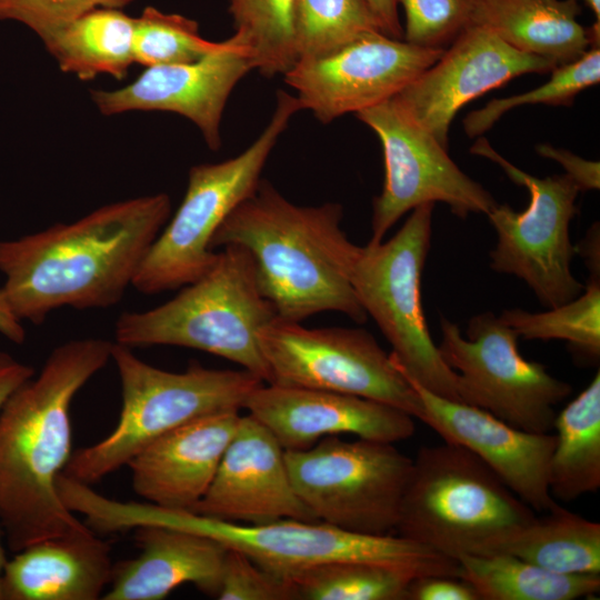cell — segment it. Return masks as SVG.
<instances>
[{"label":"cell","mask_w":600,"mask_h":600,"mask_svg":"<svg viewBox=\"0 0 600 600\" xmlns=\"http://www.w3.org/2000/svg\"><path fill=\"white\" fill-rule=\"evenodd\" d=\"M171 211L166 193L100 207L71 223H57L0 241L1 288L14 316L40 324L53 310L104 309L118 303Z\"/></svg>","instance_id":"6da1fadb"},{"label":"cell","mask_w":600,"mask_h":600,"mask_svg":"<svg viewBox=\"0 0 600 600\" xmlns=\"http://www.w3.org/2000/svg\"><path fill=\"white\" fill-rule=\"evenodd\" d=\"M112 344L86 338L56 347L0 410V523L14 553L86 524L57 482L71 457L72 400L111 359Z\"/></svg>","instance_id":"7a4b0ae2"},{"label":"cell","mask_w":600,"mask_h":600,"mask_svg":"<svg viewBox=\"0 0 600 600\" xmlns=\"http://www.w3.org/2000/svg\"><path fill=\"white\" fill-rule=\"evenodd\" d=\"M342 216L339 203L298 206L260 180L221 223L211 249L233 244L250 253L259 290L278 319L301 322L337 311L364 323L350 281L359 246L341 229Z\"/></svg>","instance_id":"3957f363"},{"label":"cell","mask_w":600,"mask_h":600,"mask_svg":"<svg viewBox=\"0 0 600 600\" xmlns=\"http://www.w3.org/2000/svg\"><path fill=\"white\" fill-rule=\"evenodd\" d=\"M97 517L103 531L111 534L142 526H159L206 536L284 577L330 561L377 563L416 578L457 576L459 571L456 560L396 533L362 534L321 521L280 519L240 524L190 510L167 509L149 502H123L108 497L101 500Z\"/></svg>","instance_id":"277c9868"},{"label":"cell","mask_w":600,"mask_h":600,"mask_svg":"<svg viewBox=\"0 0 600 600\" xmlns=\"http://www.w3.org/2000/svg\"><path fill=\"white\" fill-rule=\"evenodd\" d=\"M534 517L482 460L443 441L412 459L394 532L458 561L498 553Z\"/></svg>","instance_id":"5b68a950"},{"label":"cell","mask_w":600,"mask_h":600,"mask_svg":"<svg viewBox=\"0 0 600 600\" xmlns=\"http://www.w3.org/2000/svg\"><path fill=\"white\" fill-rule=\"evenodd\" d=\"M277 318L261 294L250 253L226 246L211 269L171 300L141 312L119 316L116 342L128 348L177 346L238 363L270 382L261 351V330Z\"/></svg>","instance_id":"8992f818"},{"label":"cell","mask_w":600,"mask_h":600,"mask_svg":"<svg viewBox=\"0 0 600 600\" xmlns=\"http://www.w3.org/2000/svg\"><path fill=\"white\" fill-rule=\"evenodd\" d=\"M111 360L121 384L118 422L101 441L71 454L62 472L89 486L127 466L164 433L208 414L240 410L249 394L264 383L244 369H209L191 363L182 372L162 370L117 342Z\"/></svg>","instance_id":"52a82bcc"},{"label":"cell","mask_w":600,"mask_h":600,"mask_svg":"<svg viewBox=\"0 0 600 600\" xmlns=\"http://www.w3.org/2000/svg\"><path fill=\"white\" fill-rule=\"evenodd\" d=\"M299 110L296 96L279 90L269 123L244 151L222 162L190 169L182 202L134 276L136 290L144 294L174 290L197 281L211 269L218 258L211 249L214 233L257 190L271 151Z\"/></svg>","instance_id":"ba28073f"},{"label":"cell","mask_w":600,"mask_h":600,"mask_svg":"<svg viewBox=\"0 0 600 600\" xmlns=\"http://www.w3.org/2000/svg\"><path fill=\"white\" fill-rule=\"evenodd\" d=\"M433 208L416 207L389 240L359 246L350 281L367 316L391 344L398 369L429 391L462 402L459 377L441 358L421 302Z\"/></svg>","instance_id":"9c48e42d"},{"label":"cell","mask_w":600,"mask_h":600,"mask_svg":"<svg viewBox=\"0 0 600 600\" xmlns=\"http://www.w3.org/2000/svg\"><path fill=\"white\" fill-rule=\"evenodd\" d=\"M284 451L293 488L318 521L362 534L394 532L412 459L393 443L329 436Z\"/></svg>","instance_id":"30bf717a"},{"label":"cell","mask_w":600,"mask_h":600,"mask_svg":"<svg viewBox=\"0 0 600 600\" xmlns=\"http://www.w3.org/2000/svg\"><path fill=\"white\" fill-rule=\"evenodd\" d=\"M470 151L498 163L530 196L528 208L521 212L497 203L487 214L497 233L490 268L524 281L547 309L577 298L584 289L571 270L576 248L570 222L578 212V186L567 174L538 178L520 170L484 138H479Z\"/></svg>","instance_id":"8fae6325"},{"label":"cell","mask_w":600,"mask_h":600,"mask_svg":"<svg viewBox=\"0 0 600 600\" xmlns=\"http://www.w3.org/2000/svg\"><path fill=\"white\" fill-rule=\"evenodd\" d=\"M440 330L437 347L459 377L463 403L526 431H551L554 407L571 394L572 387L551 376L542 363L524 359L513 329L484 311L469 319L466 337L443 316Z\"/></svg>","instance_id":"7c38bea8"},{"label":"cell","mask_w":600,"mask_h":600,"mask_svg":"<svg viewBox=\"0 0 600 600\" xmlns=\"http://www.w3.org/2000/svg\"><path fill=\"white\" fill-rule=\"evenodd\" d=\"M259 341L269 383L363 397L413 418L421 411L411 383L366 329H310L276 318L261 330Z\"/></svg>","instance_id":"4fadbf2b"},{"label":"cell","mask_w":600,"mask_h":600,"mask_svg":"<svg viewBox=\"0 0 600 600\" xmlns=\"http://www.w3.org/2000/svg\"><path fill=\"white\" fill-rule=\"evenodd\" d=\"M356 116L378 136L384 159V182L372 201L369 242H381L403 214L423 203H446L462 219L470 213L487 216L497 206L491 193L466 174L447 147L394 98Z\"/></svg>","instance_id":"5bb4252c"},{"label":"cell","mask_w":600,"mask_h":600,"mask_svg":"<svg viewBox=\"0 0 600 600\" xmlns=\"http://www.w3.org/2000/svg\"><path fill=\"white\" fill-rule=\"evenodd\" d=\"M444 49L413 46L382 32L299 59L283 76L301 110L322 123L384 102L433 64Z\"/></svg>","instance_id":"9a60e30c"},{"label":"cell","mask_w":600,"mask_h":600,"mask_svg":"<svg viewBox=\"0 0 600 600\" xmlns=\"http://www.w3.org/2000/svg\"><path fill=\"white\" fill-rule=\"evenodd\" d=\"M556 67L554 61L521 52L489 28L473 24L393 98L418 124L448 147L451 122L464 104L516 77L546 73Z\"/></svg>","instance_id":"2e32d148"},{"label":"cell","mask_w":600,"mask_h":600,"mask_svg":"<svg viewBox=\"0 0 600 600\" xmlns=\"http://www.w3.org/2000/svg\"><path fill=\"white\" fill-rule=\"evenodd\" d=\"M254 69L249 48L232 34L206 57L189 63L148 67L131 83L117 90H93L102 114L128 111L178 113L200 130L207 146H222L221 121L237 83Z\"/></svg>","instance_id":"e0dca14e"},{"label":"cell","mask_w":600,"mask_h":600,"mask_svg":"<svg viewBox=\"0 0 600 600\" xmlns=\"http://www.w3.org/2000/svg\"><path fill=\"white\" fill-rule=\"evenodd\" d=\"M407 380L421 402L417 419L443 441L477 456L534 511L547 512L558 506L548 482L554 433L516 428L483 409L440 397Z\"/></svg>","instance_id":"ac0fdd59"},{"label":"cell","mask_w":600,"mask_h":600,"mask_svg":"<svg viewBox=\"0 0 600 600\" xmlns=\"http://www.w3.org/2000/svg\"><path fill=\"white\" fill-rule=\"evenodd\" d=\"M190 511L244 523L318 521L293 488L284 449L249 413L240 416L210 487Z\"/></svg>","instance_id":"d6986e66"},{"label":"cell","mask_w":600,"mask_h":600,"mask_svg":"<svg viewBox=\"0 0 600 600\" xmlns=\"http://www.w3.org/2000/svg\"><path fill=\"white\" fill-rule=\"evenodd\" d=\"M243 408L266 426L284 450H304L344 433L390 442L414 433L413 417L390 404L353 394L262 383Z\"/></svg>","instance_id":"ffe728a7"},{"label":"cell","mask_w":600,"mask_h":600,"mask_svg":"<svg viewBox=\"0 0 600 600\" xmlns=\"http://www.w3.org/2000/svg\"><path fill=\"white\" fill-rule=\"evenodd\" d=\"M239 419V410L208 414L152 441L127 464L133 491L158 507L192 510L210 487Z\"/></svg>","instance_id":"44dd1931"},{"label":"cell","mask_w":600,"mask_h":600,"mask_svg":"<svg viewBox=\"0 0 600 600\" xmlns=\"http://www.w3.org/2000/svg\"><path fill=\"white\" fill-rule=\"evenodd\" d=\"M112 569L110 543L86 523L16 552L3 570V600L101 599Z\"/></svg>","instance_id":"7402d4cb"},{"label":"cell","mask_w":600,"mask_h":600,"mask_svg":"<svg viewBox=\"0 0 600 600\" xmlns=\"http://www.w3.org/2000/svg\"><path fill=\"white\" fill-rule=\"evenodd\" d=\"M140 553L113 564L103 600H162L184 583L216 597L227 548L187 530L136 528Z\"/></svg>","instance_id":"603a6c76"},{"label":"cell","mask_w":600,"mask_h":600,"mask_svg":"<svg viewBox=\"0 0 600 600\" xmlns=\"http://www.w3.org/2000/svg\"><path fill=\"white\" fill-rule=\"evenodd\" d=\"M580 13L576 0H480L474 24L489 28L521 52L562 66L599 47L579 22Z\"/></svg>","instance_id":"cb8c5ba5"},{"label":"cell","mask_w":600,"mask_h":600,"mask_svg":"<svg viewBox=\"0 0 600 600\" xmlns=\"http://www.w3.org/2000/svg\"><path fill=\"white\" fill-rule=\"evenodd\" d=\"M134 18L121 9L98 8L40 39L63 72L82 80L107 73L123 79L133 56Z\"/></svg>","instance_id":"d4e9b609"},{"label":"cell","mask_w":600,"mask_h":600,"mask_svg":"<svg viewBox=\"0 0 600 600\" xmlns=\"http://www.w3.org/2000/svg\"><path fill=\"white\" fill-rule=\"evenodd\" d=\"M549 462L551 496L570 502L600 488V372L553 421Z\"/></svg>","instance_id":"484cf974"},{"label":"cell","mask_w":600,"mask_h":600,"mask_svg":"<svg viewBox=\"0 0 600 600\" xmlns=\"http://www.w3.org/2000/svg\"><path fill=\"white\" fill-rule=\"evenodd\" d=\"M459 578L481 600H576L600 591V574H568L548 570L508 553L463 556Z\"/></svg>","instance_id":"4316f807"},{"label":"cell","mask_w":600,"mask_h":600,"mask_svg":"<svg viewBox=\"0 0 600 600\" xmlns=\"http://www.w3.org/2000/svg\"><path fill=\"white\" fill-rule=\"evenodd\" d=\"M498 553L560 573L600 574V524L558 504L536 516Z\"/></svg>","instance_id":"83f0119b"},{"label":"cell","mask_w":600,"mask_h":600,"mask_svg":"<svg viewBox=\"0 0 600 600\" xmlns=\"http://www.w3.org/2000/svg\"><path fill=\"white\" fill-rule=\"evenodd\" d=\"M583 291L574 299L542 312L504 309L499 318L519 338L562 340L578 358L596 363L600 358V271H589Z\"/></svg>","instance_id":"f1b7e54d"},{"label":"cell","mask_w":600,"mask_h":600,"mask_svg":"<svg viewBox=\"0 0 600 600\" xmlns=\"http://www.w3.org/2000/svg\"><path fill=\"white\" fill-rule=\"evenodd\" d=\"M297 0H229L234 33L263 77L284 74L298 60Z\"/></svg>","instance_id":"f546056e"},{"label":"cell","mask_w":600,"mask_h":600,"mask_svg":"<svg viewBox=\"0 0 600 600\" xmlns=\"http://www.w3.org/2000/svg\"><path fill=\"white\" fill-rule=\"evenodd\" d=\"M288 578L300 600H406L414 576L362 561H330L304 568Z\"/></svg>","instance_id":"4dcf8cb0"},{"label":"cell","mask_w":600,"mask_h":600,"mask_svg":"<svg viewBox=\"0 0 600 600\" xmlns=\"http://www.w3.org/2000/svg\"><path fill=\"white\" fill-rule=\"evenodd\" d=\"M371 32L383 33L367 0H297L298 60L327 53Z\"/></svg>","instance_id":"1f68e13d"},{"label":"cell","mask_w":600,"mask_h":600,"mask_svg":"<svg viewBox=\"0 0 600 600\" xmlns=\"http://www.w3.org/2000/svg\"><path fill=\"white\" fill-rule=\"evenodd\" d=\"M221 46L202 38L196 20L178 13L147 7L134 18V62L146 68L193 62Z\"/></svg>","instance_id":"d6a6232c"},{"label":"cell","mask_w":600,"mask_h":600,"mask_svg":"<svg viewBox=\"0 0 600 600\" xmlns=\"http://www.w3.org/2000/svg\"><path fill=\"white\" fill-rule=\"evenodd\" d=\"M600 48L591 47L579 59L551 71V78L530 91L492 99L483 108L467 114L463 128L469 137L489 130L506 112L527 104L569 106L584 89L599 83Z\"/></svg>","instance_id":"836d02e7"},{"label":"cell","mask_w":600,"mask_h":600,"mask_svg":"<svg viewBox=\"0 0 600 600\" xmlns=\"http://www.w3.org/2000/svg\"><path fill=\"white\" fill-rule=\"evenodd\" d=\"M480 0H397L404 11L403 40L444 49L474 24Z\"/></svg>","instance_id":"e575fe53"},{"label":"cell","mask_w":600,"mask_h":600,"mask_svg":"<svg viewBox=\"0 0 600 600\" xmlns=\"http://www.w3.org/2000/svg\"><path fill=\"white\" fill-rule=\"evenodd\" d=\"M220 600H300L294 583L244 553L228 549L216 596Z\"/></svg>","instance_id":"d590c367"},{"label":"cell","mask_w":600,"mask_h":600,"mask_svg":"<svg viewBox=\"0 0 600 600\" xmlns=\"http://www.w3.org/2000/svg\"><path fill=\"white\" fill-rule=\"evenodd\" d=\"M133 0H0V20L20 22L39 38L98 8L121 9Z\"/></svg>","instance_id":"8d00e7d4"},{"label":"cell","mask_w":600,"mask_h":600,"mask_svg":"<svg viewBox=\"0 0 600 600\" xmlns=\"http://www.w3.org/2000/svg\"><path fill=\"white\" fill-rule=\"evenodd\" d=\"M406 600H481L477 590L464 579L453 576L413 578Z\"/></svg>","instance_id":"74e56055"},{"label":"cell","mask_w":600,"mask_h":600,"mask_svg":"<svg viewBox=\"0 0 600 600\" xmlns=\"http://www.w3.org/2000/svg\"><path fill=\"white\" fill-rule=\"evenodd\" d=\"M537 152L562 166L566 173L578 186L580 191L598 190L600 187V163L583 159L569 150L550 144H539Z\"/></svg>","instance_id":"f35d334b"},{"label":"cell","mask_w":600,"mask_h":600,"mask_svg":"<svg viewBox=\"0 0 600 600\" xmlns=\"http://www.w3.org/2000/svg\"><path fill=\"white\" fill-rule=\"evenodd\" d=\"M34 376V369L0 352V410L7 399Z\"/></svg>","instance_id":"ab89813d"},{"label":"cell","mask_w":600,"mask_h":600,"mask_svg":"<svg viewBox=\"0 0 600 600\" xmlns=\"http://www.w3.org/2000/svg\"><path fill=\"white\" fill-rule=\"evenodd\" d=\"M384 34L403 39V27L400 23L397 0H367Z\"/></svg>","instance_id":"60d3db41"},{"label":"cell","mask_w":600,"mask_h":600,"mask_svg":"<svg viewBox=\"0 0 600 600\" xmlns=\"http://www.w3.org/2000/svg\"><path fill=\"white\" fill-rule=\"evenodd\" d=\"M0 333L10 341L22 344L26 340V330L21 321L14 316L6 297L0 289Z\"/></svg>","instance_id":"b9f144b4"},{"label":"cell","mask_w":600,"mask_h":600,"mask_svg":"<svg viewBox=\"0 0 600 600\" xmlns=\"http://www.w3.org/2000/svg\"><path fill=\"white\" fill-rule=\"evenodd\" d=\"M3 540H4V533H3V529H2V526L0 523V600H3V594H2V574H3V570H4V567H6V563H7V558H6V551H4V547H3ZM6 541V540H4Z\"/></svg>","instance_id":"7bdbcfd3"},{"label":"cell","mask_w":600,"mask_h":600,"mask_svg":"<svg viewBox=\"0 0 600 600\" xmlns=\"http://www.w3.org/2000/svg\"><path fill=\"white\" fill-rule=\"evenodd\" d=\"M578 1V0H576ZM592 11L598 21H600V0H581Z\"/></svg>","instance_id":"ee69618b"}]
</instances>
